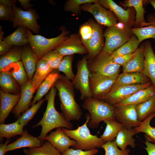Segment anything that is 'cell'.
Returning <instances> with one entry per match:
<instances>
[{"instance_id": "1", "label": "cell", "mask_w": 155, "mask_h": 155, "mask_svg": "<svg viewBox=\"0 0 155 155\" xmlns=\"http://www.w3.org/2000/svg\"><path fill=\"white\" fill-rule=\"evenodd\" d=\"M57 89L53 86L45 97L47 101L46 111L41 120L33 126L34 128L40 125L42 130L40 135L38 137L43 143L44 138L48 132L53 129L59 127H64L68 129H73V124L65 119L63 115L56 110L55 100Z\"/></svg>"}, {"instance_id": "2", "label": "cell", "mask_w": 155, "mask_h": 155, "mask_svg": "<svg viewBox=\"0 0 155 155\" xmlns=\"http://www.w3.org/2000/svg\"><path fill=\"white\" fill-rule=\"evenodd\" d=\"M54 86L58 91L61 109L65 119L69 122L79 121L83 114L75 99L74 88L72 82L62 75Z\"/></svg>"}, {"instance_id": "3", "label": "cell", "mask_w": 155, "mask_h": 155, "mask_svg": "<svg viewBox=\"0 0 155 155\" xmlns=\"http://www.w3.org/2000/svg\"><path fill=\"white\" fill-rule=\"evenodd\" d=\"M86 121L82 125L75 129H68L61 127L62 131L70 138L76 141L72 147L74 149L88 150L94 148H100L106 142L97 135L92 134L88 126L90 117L89 113L85 116Z\"/></svg>"}, {"instance_id": "4", "label": "cell", "mask_w": 155, "mask_h": 155, "mask_svg": "<svg viewBox=\"0 0 155 155\" xmlns=\"http://www.w3.org/2000/svg\"><path fill=\"white\" fill-rule=\"evenodd\" d=\"M82 107L90 115V119L88 123L89 128H97L102 121L116 120L114 106L103 101L93 97L87 98L84 100Z\"/></svg>"}, {"instance_id": "5", "label": "cell", "mask_w": 155, "mask_h": 155, "mask_svg": "<svg viewBox=\"0 0 155 155\" xmlns=\"http://www.w3.org/2000/svg\"><path fill=\"white\" fill-rule=\"evenodd\" d=\"M61 34L57 36L46 38L39 35H33L30 30L26 28V32L28 42L33 53L39 60L48 52L55 49L59 43L67 39L69 32L64 26H61Z\"/></svg>"}, {"instance_id": "6", "label": "cell", "mask_w": 155, "mask_h": 155, "mask_svg": "<svg viewBox=\"0 0 155 155\" xmlns=\"http://www.w3.org/2000/svg\"><path fill=\"white\" fill-rule=\"evenodd\" d=\"M133 34L131 29L125 26L121 27L116 25L107 27L103 33L105 41L102 51L111 55L128 41Z\"/></svg>"}, {"instance_id": "7", "label": "cell", "mask_w": 155, "mask_h": 155, "mask_svg": "<svg viewBox=\"0 0 155 155\" xmlns=\"http://www.w3.org/2000/svg\"><path fill=\"white\" fill-rule=\"evenodd\" d=\"M87 65L91 73H98L115 79L119 75L121 66L113 62L111 55L102 50L94 59L88 61Z\"/></svg>"}, {"instance_id": "8", "label": "cell", "mask_w": 155, "mask_h": 155, "mask_svg": "<svg viewBox=\"0 0 155 155\" xmlns=\"http://www.w3.org/2000/svg\"><path fill=\"white\" fill-rule=\"evenodd\" d=\"M151 81L145 84L116 86L113 84L110 91L98 99L114 106L138 90L146 88L152 84Z\"/></svg>"}, {"instance_id": "9", "label": "cell", "mask_w": 155, "mask_h": 155, "mask_svg": "<svg viewBox=\"0 0 155 155\" xmlns=\"http://www.w3.org/2000/svg\"><path fill=\"white\" fill-rule=\"evenodd\" d=\"M86 55L79 60L77 65V72L71 81L74 88L80 93V98L82 100L92 97L89 87V77L90 72L87 65Z\"/></svg>"}, {"instance_id": "10", "label": "cell", "mask_w": 155, "mask_h": 155, "mask_svg": "<svg viewBox=\"0 0 155 155\" xmlns=\"http://www.w3.org/2000/svg\"><path fill=\"white\" fill-rule=\"evenodd\" d=\"M84 11L91 13L98 23L107 27L116 25L118 19L111 11L107 9L98 2L88 3L84 4L80 6Z\"/></svg>"}, {"instance_id": "11", "label": "cell", "mask_w": 155, "mask_h": 155, "mask_svg": "<svg viewBox=\"0 0 155 155\" xmlns=\"http://www.w3.org/2000/svg\"><path fill=\"white\" fill-rule=\"evenodd\" d=\"M12 8L15 15L13 22V28L23 26L36 33L39 32L40 26L37 21L39 15L35 10L32 8L28 11L23 10L16 6Z\"/></svg>"}, {"instance_id": "12", "label": "cell", "mask_w": 155, "mask_h": 155, "mask_svg": "<svg viewBox=\"0 0 155 155\" xmlns=\"http://www.w3.org/2000/svg\"><path fill=\"white\" fill-rule=\"evenodd\" d=\"M116 79L101 74L90 73L89 87L92 97L98 99L107 94L115 83Z\"/></svg>"}, {"instance_id": "13", "label": "cell", "mask_w": 155, "mask_h": 155, "mask_svg": "<svg viewBox=\"0 0 155 155\" xmlns=\"http://www.w3.org/2000/svg\"><path fill=\"white\" fill-rule=\"evenodd\" d=\"M136 105L129 104L114 106L115 119L124 127L129 129L140 125L141 122L138 119Z\"/></svg>"}, {"instance_id": "14", "label": "cell", "mask_w": 155, "mask_h": 155, "mask_svg": "<svg viewBox=\"0 0 155 155\" xmlns=\"http://www.w3.org/2000/svg\"><path fill=\"white\" fill-rule=\"evenodd\" d=\"M88 21L92 26L93 33L86 47L88 51L86 55L88 61L94 59L102 51L104 45L101 25L92 19L89 20Z\"/></svg>"}, {"instance_id": "15", "label": "cell", "mask_w": 155, "mask_h": 155, "mask_svg": "<svg viewBox=\"0 0 155 155\" xmlns=\"http://www.w3.org/2000/svg\"><path fill=\"white\" fill-rule=\"evenodd\" d=\"M63 56L78 54H88L87 49L83 44L79 34L70 35L66 39L59 43L55 49Z\"/></svg>"}, {"instance_id": "16", "label": "cell", "mask_w": 155, "mask_h": 155, "mask_svg": "<svg viewBox=\"0 0 155 155\" xmlns=\"http://www.w3.org/2000/svg\"><path fill=\"white\" fill-rule=\"evenodd\" d=\"M71 139L63 132L61 127H59L47 135L44 140L48 141L62 154L76 144V141Z\"/></svg>"}, {"instance_id": "17", "label": "cell", "mask_w": 155, "mask_h": 155, "mask_svg": "<svg viewBox=\"0 0 155 155\" xmlns=\"http://www.w3.org/2000/svg\"><path fill=\"white\" fill-rule=\"evenodd\" d=\"M35 91L30 81L25 86L21 88L20 99L12 111L15 117H19L21 113H23L29 108L33 95Z\"/></svg>"}, {"instance_id": "18", "label": "cell", "mask_w": 155, "mask_h": 155, "mask_svg": "<svg viewBox=\"0 0 155 155\" xmlns=\"http://www.w3.org/2000/svg\"><path fill=\"white\" fill-rule=\"evenodd\" d=\"M20 96V94H11L0 90V124L3 123L10 112L18 103Z\"/></svg>"}, {"instance_id": "19", "label": "cell", "mask_w": 155, "mask_h": 155, "mask_svg": "<svg viewBox=\"0 0 155 155\" xmlns=\"http://www.w3.org/2000/svg\"><path fill=\"white\" fill-rule=\"evenodd\" d=\"M144 45V59L142 73L155 86V54L150 41H146Z\"/></svg>"}, {"instance_id": "20", "label": "cell", "mask_w": 155, "mask_h": 155, "mask_svg": "<svg viewBox=\"0 0 155 155\" xmlns=\"http://www.w3.org/2000/svg\"><path fill=\"white\" fill-rule=\"evenodd\" d=\"M21 60L28 79L30 81L35 72L39 60L29 44H27L23 46Z\"/></svg>"}, {"instance_id": "21", "label": "cell", "mask_w": 155, "mask_h": 155, "mask_svg": "<svg viewBox=\"0 0 155 155\" xmlns=\"http://www.w3.org/2000/svg\"><path fill=\"white\" fill-rule=\"evenodd\" d=\"M155 95V86L151 85L139 90L115 106L129 104H138L150 99Z\"/></svg>"}, {"instance_id": "22", "label": "cell", "mask_w": 155, "mask_h": 155, "mask_svg": "<svg viewBox=\"0 0 155 155\" xmlns=\"http://www.w3.org/2000/svg\"><path fill=\"white\" fill-rule=\"evenodd\" d=\"M42 144L38 137L29 134L25 129L24 133L21 137L13 142L7 145L6 151L7 152L22 148L38 147Z\"/></svg>"}, {"instance_id": "23", "label": "cell", "mask_w": 155, "mask_h": 155, "mask_svg": "<svg viewBox=\"0 0 155 155\" xmlns=\"http://www.w3.org/2000/svg\"><path fill=\"white\" fill-rule=\"evenodd\" d=\"M62 75L60 74L57 70H55L48 75L37 89L36 95L32 101L31 106L36 104L37 101L41 99L54 86L56 82Z\"/></svg>"}, {"instance_id": "24", "label": "cell", "mask_w": 155, "mask_h": 155, "mask_svg": "<svg viewBox=\"0 0 155 155\" xmlns=\"http://www.w3.org/2000/svg\"><path fill=\"white\" fill-rule=\"evenodd\" d=\"M98 2L105 8L112 11L117 18L119 22L129 28L130 18L129 9L125 10L112 0H98Z\"/></svg>"}, {"instance_id": "25", "label": "cell", "mask_w": 155, "mask_h": 155, "mask_svg": "<svg viewBox=\"0 0 155 155\" xmlns=\"http://www.w3.org/2000/svg\"><path fill=\"white\" fill-rule=\"evenodd\" d=\"M0 90L11 94L21 93V88L11 75L9 70H5L0 73Z\"/></svg>"}, {"instance_id": "26", "label": "cell", "mask_w": 155, "mask_h": 155, "mask_svg": "<svg viewBox=\"0 0 155 155\" xmlns=\"http://www.w3.org/2000/svg\"><path fill=\"white\" fill-rule=\"evenodd\" d=\"M151 81L149 78L140 72H124L119 74L114 84L116 86L143 84Z\"/></svg>"}, {"instance_id": "27", "label": "cell", "mask_w": 155, "mask_h": 155, "mask_svg": "<svg viewBox=\"0 0 155 155\" xmlns=\"http://www.w3.org/2000/svg\"><path fill=\"white\" fill-rule=\"evenodd\" d=\"M23 47L13 46L7 52L0 56V72L6 70L11 65L20 61Z\"/></svg>"}, {"instance_id": "28", "label": "cell", "mask_w": 155, "mask_h": 155, "mask_svg": "<svg viewBox=\"0 0 155 155\" xmlns=\"http://www.w3.org/2000/svg\"><path fill=\"white\" fill-rule=\"evenodd\" d=\"M144 48L143 44L139 48V51L136 54L122 66L123 72H142L144 59Z\"/></svg>"}, {"instance_id": "29", "label": "cell", "mask_w": 155, "mask_h": 155, "mask_svg": "<svg viewBox=\"0 0 155 155\" xmlns=\"http://www.w3.org/2000/svg\"><path fill=\"white\" fill-rule=\"evenodd\" d=\"M136 134L134 128L129 129L123 127L118 133L114 141L118 147L123 150H125L128 146L134 148L136 144L133 136Z\"/></svg>"}, {"instance_id": "30", "label": "cell", "mask_w": 155, "mask_h": 155, "mask_svg": "<svg viewBox=\"0 0 155 155\" xmlns=\"http://www.w3.org/2000/svg\"><path fill=\"white\" fill-rule=\"evenodd\" d=\"M53 71L46 62L41 59L38 60L35 72L30 81L36 91L42 83Z\"/></svg>"}, {"instance_id": "31", "label": "cell", "mask_w": 155, "mask_h": 155, "mask_svg": "<svg viewBox=\"0 0 155 155\" xmlns=\"http://www.w3.org/2000/svg\"><path fill=\"white\" fill-rule=\"evenodd\" d=\"M26 29L25 27L18 26L14 32L4 38L3 40L13 46H23L29 43Z\"/></svg>"}, {"instance_id": "32", "label": "cell", "mask_w": 155, "mask_h": 155, "mask_svg": "<svg viewBox=\"0 0 155 155\" xmlns=\"http://www.w3.org/2000/svg\"><path fill=\"white\" fill-rule=\"evenodd\" d=\"M24 126L17 121L9 124L4 123L0 124V139L2 140L3 138L9 139L17 135H22L24 133Z\"/></svg>"}, {"instance_id": "33", "label": "cell", "mask_w": 155, "mask_h": 155, "mask_svg": "<svg viewBox=\"0 0 155 155\" xmlns=\"http://www.w3.org/2000/svg\"><path fill=\"white\" fill-rule=\"evenodd\" d=\"M104 122L106 126L100 138L105 142L114 141L118 133L123 127V126L116 120H108Z\"/></svg>"}, {"instance_id": "34", "label": "cell", "mask_w": 155, "mask_h": 155, "mask_svg": "<svg viewBox=\"0 0 155 155\" xmlns=\"http://www.w3.org/2000/svg\"><path fill=\"white\" fill-rule=\"evenodd\" d=\"M143 1L142 0H128L124 1V6L127 7H133L136 11V14L135 28L139 26H148L150 23L146 22L144 18L145 9L143 7Z\"/></svg>"}, {"instance_id": "35", "label": "cell", "mask_w": 155, "mask_h": 155, "mask_svg": "<svg viewBox=\"0 0 155 155\" xmlns=\"http://www.w3.org/2000/svg\"><path fill=\"white\" fill-rule=\"evenodd\" d=\"M23 151L25 155H62L49 142L43 143L38 147L24 149Z\"/></svg>"}, {"instance_id": "36", "label": "cell", "mask_w": 155, "mask_h": 155, "mask_svg": "<svg viewBox=\"0 0 155 155\" xmlns=\"http://www.w3.org/2000/svg\"><path fill=\"white\" fill-rule=\"evenodd\" d=\"M6 70H9L10 73L22 88L25 86L29 80L21 61L10 65Z\"/></svg>"}, {"instance_id": "37", "label": "cell", "mask_w": 155, "mask_h": 155, "mask_svg": "<svg viewBox=\"0 0 155 155\" xmlns=\"http://www.w3.org/2000/svg\"><path fill=\"white\" fill-rule=\"evenodd\" d=\"M135 108L138 120L141 122L155 112V95L148 100L136 105Z\"/></svg>"}, {"instance_id": "38", "label": "cell", "mask_w": 155, "mask_h": 155, "mask_svg": "<svg viewBox=\"0 0 155 155\" xmlns=\"http://www.w3.org/2000/svg\"><path fill=\"white\" fill-rule=\"evenodd\" d=\"M155 117V112L151 114L140 123V125L134 128L136 134L140 133H145L146 140L155 144V127H152L150 122Z\"/></svg>"}, {"instance_id": "39", "label": "cell", "mask_w": 155, "mask_h": 155, "mask_svg": "<svg viewBox=\"0 0 155 155\" xmlns=\"http://www.w3.org/2000/svg\"><path fill=\"white\" fill-rule=\"evenodd\" d=\"M140 43L137 37L134 34L126 42L113 52L111 55V57L132 53L138 48Z\"/></svg>"}, {"instance_id": "40", "label": "cell", "mask_w": 155, "mask_h": 155, "mask_svg": "<svg viewBox=\"0 0 155 155\" xmlns=\"http://www.w3.org/2000/svg\"><path fill=\"white\" fill-rule=\"evenodd\" d=\"M132 33L136 36L140 43L144 40L150 38L155 39V21L148 26L131 29Z\"/></svg>"}, {"instance_id": "41", "label": "cell", "mask_w": 155, "mask_h": 155, "mask_svg": "<svg viewBox=\"0 0 155 155\" xmlns=\"http://www.w3.org/2000/svg\"><path fill=\"white\" fill-rule=\"evenodd\" d=\"M64 57L56 49H54L45 53L40 59L46 62L53 70H57Z\"/></svg>"}, {"instance_id": "42", "label": "cell", "mask_w": 155, "mask_h": 155, "mask_svg": "<svg viewBox=\"0 0 155 155\" xmlns=\"http://www.w3.org/2000/svg\"><path fill=\"white\" fill-rule=\"evenodd\" d=\"M73 59V55L65 56L60 63L57 70L60 72H63L65 77L71 81L75 75L72 69V63Z\"/></svg>"}, {"instance_id": "43", "label": "cell", "mask_w": 155, "mask_h": 155, "mask_svg": "<svg viewBox=\"0 0 155 155\" xmlns=\"http://www.w3.org/2000/svg\"><path fill=\"white\" fill-rule=\"evenodd\" d=\"M44 100L41 99L36 104L32 105L31 107L25 111L20 116L17 121L24 126L34 117L43 102Z\"/></svg>"}, {"instance_id": "44", "label": "cell", "mask_w": 155, "mask_h": 155, "mask_svg": "<svg viewBox=\"0 0 155 155\" xmlns=\"http://www.w3.org/2000/svg\"><path fill=\"white\" fill-rule=\"evenodd\" d=\"M98 0H68L65 3L64 10L70 12L75 15H80L81 13V6L86 3H94Z\"/></svg>"}, {"instance_id": "45", "label": "cell", "mask_w": 155, "mask_h": 155, "mask_svg": "<svg viewBox=\"0 0 155 155\" xmlns=\"http://www.w3.org/2000/svg\"><path fill=\"white\" fill-rule=\"evenodd\" d=\"M101 148L104 150L105 155H129L130 152L128 148L125 150L119 149L114 141L106 142Z\"/></svg>"}, {"instance_id": "46", "label": "cell", "mask_w": 155, "mask_h": 155, "mask_svg": "<svg viewBox=\"0 0 155 155\" xmlns=\"http://www.w3.org/2000/svg\"><path fill=\"white\" fill-rule=\"evenodd\" d=\"M92 33V27L89 21L82 24L80 27L79 34L82 42L86 47L90 39Z\"/></svg>"}, {"instance_id": "47", "label": "cell", "mask_w": 155, "mask_h": 155, "mask_svg": "<svg viewBox=\"0 0 155 155\" xmlns=\"http://www.w3.org/2000/svg\"><path fill=\"white\" fill-rule=\"evenodd\" d=\"M15 17L12 7L6 6L0 3V20L13 22Z\"/></svg>"}, {"instance_id": "48", "label": "cell", "mask_w": 155, "mask_h": 155, "mask_svg": "<svg viewBox=\"0 0 155 155\" xmlns=\"http://www.w3.org/2000/svg\"><path fill=\"white\" fill-rule=\"evenodd\" d=\"M99 151L97 148L88 150H83L80 149L69 148L62 154V155H95Z\"/></svg>"}, {"instance_id": "49", "label": "cell", "mask_w": 155, "mask_h": 155, "mask_svg": "<svg viewBox=\"0 0 155 155\" xmlns=\"http://www.w3.org/2000/svg\"><path fill=\"white\" fill-rule=\"evenodd\" d=\"M139 50V48L132 53L119 56L113 58H111L112 61L115 63L121 66H123L136 54Z\"/></svg>"}, {"instance_id": "50", "label": "cell", "mask_w": 155, "mask_h": 155, "mask_svg": "<svg viewBox=\"0 0 155 155\" xmlns=\"http://www.w3.org/2000/svg\"><path fill=\"white\" fill-rule=\"evenodd\" d=\"M2 27H0V55H3L9 51L13 46L10 45L3 40V35L4 32L2 30Z\"/></svg>"}, {"instance_id": "51", "label": "cell", "mask_w": 155, "mask_h": 155, "mask_svg": "<svg viewBox=\"0 0 155 155\" xmlns=\"http://www.w3.org/2000/svg\"><path fill=\"white\" fill-rule=\"evenodd\" d=\"M144 143L146 146L144 148L148 155H155V144L150 142L147 140H146Z\"/></svg>"}, {"instance_id": "52", "label": "cell", "mask_w": 155, "mask_h": 155, "mask_svg": "<svg viewBox=\"0 0 155 155\" xmlns=\"http://www.w3.org/2000/svg\"><path fill=\"white\" fill-rule=\"evenodd\" d=\"M18 1L20 3L25 11L28 10L32 8L34 6V5L30 3V0H18Z\"/></svg>"}, {"instance_id": "53", "label": "cell", "mask_w": 155, "mask_h": 155, "mask_svg": "<svg viewBox=\"0 0 155 155\" xmlns=\"http://www.w3.org/2000/svg\"><path fill=\"white\" fill-rule=\"evenodd\" d=\"M16 0H0V3L6 6L12 7L16 6Z\"/></svg>"}, {"instance_id": "54", "label": "cell", "mask_w": 155, "mask_h": 155, "mask_svg": "<svg viewBox=\"0 0 155 155\" xmlns=\"http://www.w3.org/2000/svg\"><path fill=\"white\" fill-rule=\"evenodd\" d=\"M10 142L9 139H7L5 143H1L0 144V155H4L7 152L6 148L8 144Z\"/></svg>"}, {"instance_id": "55", "label": "cell", "mask_w": 155, "mask_h": 155, "mask_svg": "<svg viewBox=\"0 0 155 155\" xmlns=\"http://www.w3.org/2000/svg\"><path fill=\"white\" fill-rule=\"evenodd\" d=\"M148 2L152 6L155 10V0H149Z\"/></svg>"}]
</instances>
